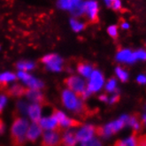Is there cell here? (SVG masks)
<instances>
[{
    "mask_svg": "<svg viewBox=\"0 0 146 146\" xmlns=\"http://www.w3.org/2000/svg\"><path fill=\"white\" fill-rule=\"evenodd\" d=\"M29 128V122L25 119L21 117L14 118V121L11 129V138L12 143L14 145H22L25 143L27 139L26 134Z\"/></svg>",
    "mask_w": 146,
    "mask_h": 146,
    "instance_id": "obj_1",
    "label": "cell"
},
{
    "mask_svg": "<svg viewBox=\"0 0 146 146\" xmlns=\"http://www.w3.org/2000/svg\"><path fill=\"white\" fill-rule=\"evenodd\" d=\"M62 102L67 109L74 111L78 114L85 113L84 104L71 90H65L62 93Z\"/></svg>",
    "mask_w": 146,
    "mask_h": 146,
    "instance_id": "obj_2",
    "label": "cell"
},
{
    "mask_svg": "<svg viewBox=\"0 0 146 146\" xmlns=\"http://www.w3.org/2000/svg\"><path fill=\"white\" fill-rule=\"evenodd\" d=\"M64 83L67 86L71 91H73L77 98L80 99H84L86 98V89L85 82L79 77L72 76L68 77L64 81Z\"/></svg>",
    "mask_w": 146,
    "mask_h": 146,
    "instance_id": "obj_3",
    "label": "cell"
},
{
    "mask_svg": "<svg viewBox=\"0 0 146 146\" xmlns=\"http://www.w3.org/2000/svg\"><path fill=\"white\" fill-rule=\"evenodd\" d=\"M127 119H128L127 116H122L121 119H119L118 121L106 125L105 127L95 128V132L99 135H105V136L111 135L113 133L117 132L118 130H119L121 128H122L124 127L125 123L127 121Z\"/></svg>",
    "mask_w": 146,
    "mask_h": 146,
    "instance_id": "obj_4",
    "label": "cell"
},
{
    "mask_svg": "<svg viewBox=\"0 0 146 146\" xmlns=\"http://www.w3.org/2000/svg\"><path fill=\"white\" fill-rule=\"evenodd\" d=\"M60 134H61L60 132H58L57 130H50L44 133V135H42V144L45 146L61 144Z\"/></svg>",
    "mask_w": 146,
    "mask_h": 146,
    "instance_id": "obj_5",
    "label": "cell"
},
{
    "mask_svg": "<svg viewBox=\"0 0 146 146\" xmlns=\"http://www.w3.org/2000/svg\"><path fill=\"white\" fill-rule=\"evenodd\" d=\"M90 81L88 86V90L90 92H96L99 90L104 84V77L99 71H93L90 74Z\"/></svg>",
    "mask_w": 146,
    "mask_h": 146,
    "instance_id": "obj_6",
    "label": "cell"
},
{
    "mask_svg": "<svg viewBox=\"0 0 146 146\" xmlns=\"http://www.w3.org/2000/svg\"><path fill=\"white\" fill-rule=\"evenodd\" d=\"M41 61L42 63H45L48 66V68H50L52 71H60L61 70V64L62 59L59 58L58 55L55 54H50L45 57H44Z\"/></svg>",
    "mask_w": 146,
    "mask_h": 146,
    "instance_id": "obj_7",
    "label": "cell"
},
{
    "mask_svg": "<svg viewBox=\"0 0 146 146\" xmlns=\"http://www.w3.org/2000/svg\"><path fill=\"white\" fill-rule=\"evenodd\" d=\"M94 133H95V127L91 125L85 126L76 133V139L77 141L85 143L93 138Z\"/></svg>",
    "mask_w": 146,
    "mask_h": 146,
    "instance_id": "obj_8",
    "label": "cell"
},
{
    "mask_svg": "<svg viewBox=\"0 0 146 146\" xmlns=\"http://www.w3.org/2000/svg\"><path fill=\"white\" fill-rule=\"evenodd\" d=\"M84 13H87L91 23L98 21V4L95 1H88L84 3Z\"/></svg>",
    "mask_w": 146,
    "mask_h": 146,
    "instance_id": "obj_9",
    "label": "cell"
},
{
    "mask_svg": "<svg viewBox=\"0 0 146 146\" xmlns=\"http://www.w3.org/2000/svg\"><path fill=\"white\" fill-rule=\"evenodd\" d=\"M26 96L31 101H34L36 104L40 106H44L46 104V99L44 94L40 92L38 90L36 89H28L27 92H26Z\"/></svg>",
    "mask_w": 146,
    "mask_h": 146,
    "instance_id": "obj_10",
    "label": "cell"
},
{
    "mask_svg": "<svg viewBox=\"0 0 146 146\" xmlns=\"http://www.w3.org/2000/svg\"><path fill=\"white\" fill-rule=\"evenodd\" d=\"M39 125L41 126L42 128L44 129H49V130H58V122L57 121V119L51 115L50 118H42L40 119L38 121Z\"/></svg>",
    "mask_w": 146,
    "mask_h": 146,
    "instance_id": "obj_11",
    "label": "cell"
},
{
    "mask_svg": "<svg viewBox=\"0 0 146 146\" xmlns=\"http://www.w3.org/2000/svg\"><path fill=\"white\" fill-rule=\"evenodd\" d=\"M42 128L41 127L39 123L38 122H34L28 128L27 134H26V137H27L28 140L34 143V142H36L37 140L39 135L42 134Z\"/></svg>",
    "mask_w": 146,
    "mask_h": 146,
    "instance_id": "obj_12",
    "label": "cell"
},
{
    "mask_svg": "<svg viewBox=\"0 0 146 146\" xmlns=\"http://www.w3.org/2000/svg\"><path fill=\"white\" fill-rule=\"evenodd\" d=\"M117 59L119 61L126 62V63H133L136 60V57L135 55V52H131L128 50H121L117 55Z\"/></svg>",
    "mask_w": 146,
    "mask_h": 146,
    "instance_id": "obj_13",
    "label": "cell"
},
{
    "mask_svg": "<svg viewBox=\"0 0 146 146\" xmlns=\"http://www.w3.org/2000/svg\"><path fill=\"white\" fill-rule=\"evenodd\" d=\"M28 89L22 87V86L19 85V84H16L13 85V87L9 88V89H6L5 90V93L7 94V96L9 97H21L23 95H26V92H27Z\"/></svg>",
    "mask_w": 146,
    "mask_h": 146,
    "instance_id": "obj_14",
    "label": "cell"
},
{
    "mask_svg": "<svg viewBox=\"0 0 146 146\" xmlns=\"http://www.w3.org/2000/svg\"><path fill=\"white\" fill-rule=\"evenodd\" d=\"M29 115L34 122H38L41 119V106L38 104L31 105L29 107Z\"/></svg>",
    "mask_w": 146,
    "mask_h": 146,
    "instance_id": "obj_15",
    "label": "cell"
},
{
    "mask_svg": "<svg viewBox=\"0 0 146 146\" xmlns=\"http://www.w3.org/2000/svg\"><path fill=\"white\" fill-rule=\"evenodd\" d=\"M76 142V134L74 132H67L61 137V144L64 145H74Z\"/></svg>",
    "mask_w": 146,
    "mask_h": 146,
    "instance_id": "obj_16",
    "label": "cell"
},
{
    "mask_svg": "<svg viewBox=\"0 0 146 146\" xmlns=\"http://www.w3.org/2000/svg\"><path fill=\"white\" fill-rule=\"evenodd\" d=\"M77 70H78V72L81 74H82L83 76L90 77L93 72V67L91 65L85 64L82 62V63H79L78 65H77Z\"/></svg>",
    "mask_w": 146,
    "mask_h": 146,
    "instance_id": "obj_17",
    "label": "cell"
},
{
    "mask_svg": "<svg viewBox=\"0 0 146 146\" xmlns=\"http://www.w3.org/2000/svg\"><path fill=\"white\" fill-rule=\"evenodd\" d=\"M26 84H27L30 89H36V90H39L42 89L44 87V83H42L41 81L36 79V78H33L31 76L29 80H27L26 82H24Z\"/></svg>",
    "mask_w": 146,
    "mask_h": 146,
    "instance_id": "obj_18",
    "label": "cell"
},
{
    "mask_svg": "<svg viewBox=\"0 0 146 146\" xmlns=\"http://www.w3.org/2000/svg\"><path fill=\"white\" fill-rule=\"evenodd\" d=\"M78 2H80V0H59L58 5L63 9H71Z\"/></svg>",
    "mask_w": 146,
    "mask_h": 146,
    "instance_id": "obj_19",
    "label": "cell"
},
{
    "mask_svg": "<svg viewBox=\"0 0 146 146\" xmlns=\"http://www.w3.org/2000/svg\"><path fill=\"white\" fill-rule=\"evenodd\" d=\"M16 67L21 71H28L35 67V64L29 61H21L16 64Z\"/></svg>",
    "mask_w": 146,
    "mask_h": 146,
    "instance_id": "obj_20",
    "label": "cell"
},
{
    "mask_svg": "<svg viewBox=\"0 0 146 146\" xmlns=\"http://www.w3.org/2000/svg\"><path fill=\"white\" fill-rule=\"evenodd\" d=\"M70 23H71V26H72L73 29L74 31H76V32H79V31L82 30L85 28V25L84 24H82V23H81L79 21H77L74 19H72L70 21Z\"/></svg>",
    "mask_w": 146,
    "mask_h": 146,
    "instance_id": "obj_21",
    "label": "cell"
},
{
    "mask_svg": "<svg viewBox=\"0 0 146 146\" xmlns=\"http://www.w3.org/2000/svg\"><path fill=\"white\" fill-rule=\"evenodd\" d=\"M116 74L118 75V77L121 79L122 82H126L128 78V74L126 71H124L122 68L121 67H117L116 68Z\"/></svg>",
    "mask_w": 146,
    "mask_h": 146,
    "instance_id": "obj_22",
    "label": "cell"
},
{
    "mask_svg": "<svg viewBox=\"0 0 146 146\" xmlns=\"http://www.w3.org/2000/svg\"><path fill=\"white\" fill-rule=\"evenodd\" d=\"M16 79V76L15 74H12V73H5L3 74L0 75V80L4 81V82H11Z\"/></svg>",
    "mask_w": 146,
    "mask_h": 146,
    "instance_id": "obj_23",
    "label": "cell"
},
{
    "mask_svg": "<svg viewBox=\"0 0 146 146\" xmlns=\"http://www.w3.org/2000/svg\"><path fill=\"white\" fill-rule=\"evenodd\" d=\"M52 116H54V117L57 119L58 122H60V121H62V119L66 117V115L64 114V113H62V111H58V110H57V109H54V110H53Z\"/></svg>",
    "mask_w": 146,
    "mask_h": 146,
    "instance_id": "obj_24",
    "label": "cell"
},
{
    "mask_svg": "<svg viewBox=\"0 0 146 146\" xmlns=\"http://www.w3.org/2000/svg\"><path fill=\"white\" fill-rule=\"evenodd\" d=\"M116 89V81L114 79H111L106 84V90L109 92H113Z\"/></svg>",
    "mask_w": 146,
    "mask_h": 146,
    "instance_id": "obj_25",
    "label": "cell"
},
{
    "mask_svg": "<svg viewBox=\"0 0 146 146\" xmlns=\"http://www.w3.org/2000/svg\"><path fill=\"white\" fill-rule=\"evenodd\" d=\"M108 34L113 38H116L117 37V35H118V32H117V27L114 25L113 26H110L108 28Z\"/></svg>",
    "mask_w": 146,
    "mask_h": 146,
    "instance_id": "obj_26",
    "label": "cell"
},
{
    "mask_svg": "<svg viewBox=\"0 0 146 146\" xmlns=\"http://www.w3.org/2000/svg\"><path fill=\"white\" fill-rule=\"evenodd\" d=\"M135 137H129V138H127L126 139L125 141H123V143H119L117 144L119 145H135L136 143H135Z\"/></svg>",
    "mask_w": 146,
    "mask_h": 146,
    "instance_id": "obj_27",
    "label": "cell"
},
{
    "mask_svg": "<svg viewBox=\"0 0 146 146\" xmlns=\"http://www.w3.org/2000/svg\"><path fill=\"white\" fill-rule=\"evenodd\" d=\"M127 122L128 123V125H130V126L134 127L135 128V129H138V128H139V124L137 123L136 119H135V118H128Z\"/></svg>",
    "mask_w": 146,
    "mask_h": 146,
    "instance_id": "obj_28",
    "label": "cell"
},
{
    "mask_svg": "<svg viewBox=\"0 0 146 146\" xmlns=\"http://www.w3.org/2000/svg\"><path fill=\"white\" fill-rule=\"evenodd\" d=\"M18 108H19L21 113H25L26 111H28V106L24 102H20L19 103V104H18Z\"/></svg>",
    "mask_w": 146,
    "mask_h": 146,
    "instance_id": "obj_29",
    "label": "cell"
},
{
    "mask_svg": "<svg viewBox=\"0 0 146 146\" xmlns=\"http://www.w3.org/2000/svg\"><path fill=\"white\" fill-rule=\"evenodd\" d=\"M18 76H19V78H21L23 82H26V81L29 80L30 77H31V75H29V74H27L26 72H24V71H21L18 74Z\"/></svg>",
    "mask_w": 146,
    "mask_h": 146,
    "instance_id": "obj_30",
    "label": "cell"
},
{
    "mask_svg": "<svg viewBox=\"0 0 146 146\" xmlns=\"http://www.w3.org/2000/svg\"><path fill=\"white\" fill-rule=\"evenodd\" d=\"M135 55L136 57V59L139 58V59H143V60H145V59H146V52L143 50L136 51V52H135Z\"/></svg>",
    "mask_w": 146,
    "mask_h": 146,
    "instance_id": "obj_31",
    "label": "cell"
},
{
    "mask_svg": "<svg viewBox=\"0 0 146 146\" xmlns=\"http://www.w3.org/2000/svg\"><path fill=\"white\" fill-rule=\"evenodd\" d=\"M110 6H111V7H113V9H115V10H118V9H119V8H121V1H119V0H113V1L111 3V5H110Z\"/></svg>",
    "mask_w": 146,
    "mask_h": 146,
    "instance_id": "obj_32",
    "label": "cell"
},
{
    "mask_svg": "<svg viewBox=\"0 0 146 146\" xmlns=\"http://www.w3.org/2000/svg\"><path fill=\"white\" fill-rule=\"evenodd\" d=\"M5 103H6V98L5 96H0V113H2Z\"/></svg>",
    "mask_w": 146,
    "mask_h": 146,
    "instance_id": "obj_33",
    "label": "cell"
},
{
    "mask_svg": "<svg viewBox=\"0 0 146 146\" xmlns=\"http://www.w3.org/2000/svg\"><path fill=\"white\" fill-rule=\"evenodd\" d=\"M137 82L141 84H145L146 83V77L143 74L139 75L138 77H137Z\"/></svg>",
    "mask_w": 146,
    "mask_h": 146,
    "instance_id": "obj_34",
    "label": "cell"
},
{
    "mask_svg": "<svg viewBox=\"0 0 146 146\" xmlns=\"http://www.w3.org/2000/svg\"><path fill=\"white\" fill-rule=\"evenodd\" d=\"M119 97L118 95L113 96V98H111V100H110V104H114V103L118 102V101H119Z\"/></svg>",
    "mask_w": 146,
    "mask_h": 146,
    "instance_id": "obj_35",
    "label": "cell"
},
{
    "mask_svg": "<svg viewBox=\"0 0 146 146\" xmlns=\"http://www.w3.org/2000/svg\"><path fill=\"white\" fill-rule=\"evenodd\" d=\"M5 130V125H4V122L1 119H0V134H3Z\"/></svg>",
    "mask_w": 146,
    "mask_h": 146,
    "instance_id": "obj_36",
    "label": "cell"
},
{
    "mask_svg": "<svg viewBox=\"0 0 146 146\" xmlns=\"http://www.w3.org/2000/svg\"><path fill=\"white\" fill-rule=\"evenodd\" d=\"M99 99L102 100V101H107V97L105 96V95H102V96L99 97Z\"/></svg>",
    "mask_w": 146,
    "mask_h": 146,
    "instance_id": "obj_37",
    "label": "cell"
},
{
    "mask_svg": "<svg viewBox=\"0 0 146 146\" xmlns=\"http://www.w3.org/2000/svg\"><path fill=\"white\" fill-rule=\"evenodd\" d=\"M122 28L123 29H128V28H129V25H128L127 23H123L122 24Z\"/></svg>",
    "mask_w": 146,
    "mask_h": 146,
    "instance_id": "obj_38",
    "label": "cell"
},
{
    "mask_svg": "<svg viewBox=\"0 0 146 146\" xmlns=\"http://www.w3.org/2000/svg\"><path fill=\"white\" fill-rule=\"evenodd\" d=\"M113 0H106V4H107V5H111V2H113Z\"/></svg>",
    "mask_w": 146,
    "mask_h": 146,
    "instance_id": "obj_39",
    "label": "cell"
},
{
    "mask_svg": "<svg viewBox=\"0 0 146 146\" xmlns=\"http://www.w3.org/2000/svg\"><path fill=\"white\" fill-rule=\"evenodd\" d=\"M143 119H144V121H145V123H146V115L143 117Z\"/></svg>",
    "mask_w": 146,
    "mask_h": 146,
    "instance_id": "obj_40",
    "label": "cell"
}]
</instances>
